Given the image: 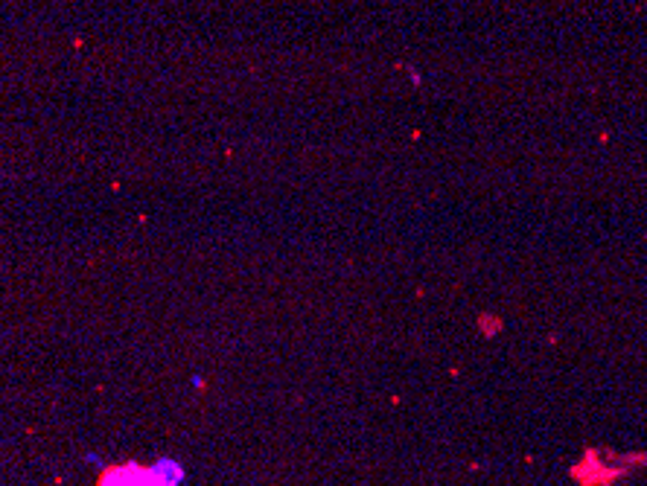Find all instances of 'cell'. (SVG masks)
I'll return each mask as SVG.
<instances>
[{
    "mask_svg": "<svg viewBox=\"0 0 647 486\" xmlns=\"http://www.w3.org/2000/svg\"><path fill=\"white\" fill-rule=\"evenodd\" d=\"M499 326H502V323H499V320H493V323H490V335H493ZM481 329H487V318H481Z\"/></svg>",
    "mask_w": 647,
    "mask_h": 486,
    "instance_id": "2",
    "label": "cell"
},
{
    "mask_svg": "<svg viewBox=\"0 0 647 486\" xmlns=\"http://www.w3.org/2000/svg\"><path fill=\"white\" fill-rule=\"evenodd\" d=\"M184 480V469L170 460H160L157 466H117V469L102 471L96 486H178Z\"/></svg>",
    "mask_w": 647,
    "mask_h": 486,
    "instance_id": "1",
    "label": "cell"
}]
</instances>
